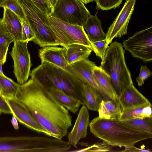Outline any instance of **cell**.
Returning <instances> with one entry per match:
<instances>
[{
  "mask_svg": "<svg viewBox=\"0 0 152 152\" xmlns=\"http://www.w3.org/2000/svg\"></svg>",
  "mask_w": 152,
  "mask_h": 152,
  "instance_id": "45",
  "label": "cell"
},
{
  "mask_svg": "<svg viewBox=\"0 0 152 152\" xmlns=\"http://www.w3.org/2000/svg\"><path fill=\"white\" fill-rule=\"evenodd\" d=\"M19 84L11 78L0 76V88L2 97L5 99L15 98Z\"/></svg>",
  "mask_w": 152,
  "mask_h": 152,
  "instance_id": "25",
  "label": "cell"
},
{
  "mask_svg": "<svg viewBox=\"0 0 152 152\" xmlns=\"http://www.w3.org/2000/svg\"><path fill=\"white\" fill-rule=\"evenodd\" d=\"M14 45L10 54L13 62V72L17 83L22 85L28 80L31 73L32 65L27 42L14 41Z\"/></svg>",
  "mask_w": 152,
  "mask_h": 152,
  "instance_id": "9",
  "label": "cell"
},
{
  "mask_svg": "<svg viewBox=\"0 0 152 152\" xmlns=\"http://www.w3.org/2000/svg\"><path fill=\"white\" fill-rule=\"evenodd\" d=\"M30 75L46 87L57 88L78 100L81 105L85 104L83 86L86 83L66 71L43 62L34 69Z\"/></svg>",
  "mask_w": 152,
  "mask_h": 152,
  "instance_id": "3",
  "label": "cell"
},
{
  "mask_svg": "<svg viewBox=\"0 0 152 152\" xmlns=\"http://www.w3.org/2000/svg\"><path fill=\"white\" fill-rule=\"evenodd\" d=\"M82 1L84 4H87L89 2H93L95 0H80Z\"/></svg>",
  "mask_w": 152,
  "mask_h": 152,
  "instance_id": "41",
  "label": "cell"
},
{
  "mask_svg": "<svg viewBox=\"0 0 152 152\" xmlns=\"http://www.w3.org/2000/svg\"><path fill=\"white\" fill-rule=\"evenodd\" d=\"M94 79L101 89L111 99H118L110 76L100 66H96L92 71Z\"/></svg>",
  "mask_w": 152,
  "mask_h": 152,
  "instance_id": "18",
  "label": "cell"
},
{
  "mask_svg": "<svg viewBox=\"0 0 152 152\" xmlns=\"http://www.w3.org/2000/svg\"><path fill=\"white\" fill-rule=\"evenodd\" d=\"M12 115V117L11 120V123L14 128L16 130H18L19 128L18 121L15 116L13 114Z\"/></svg>",
  "mask_w": 152,
  "mask_h": 152,
  "instance_id": "38",
  "label": "cell"
},
{
  "mask_svg": "<svg viewBox=\"0 0 152 152\" xmlns=\"http://www.w3.org/2000/svg\"><path fill=\"white\" fill-rule=\"evenodd\" d=\"M66 48L63 47L51 46L43 47L39 49V56L41 63L46 62L52 64L86 83L68 62L66 56Z\"/></svg>",
  "mask_w": 152,
  "mask_h": 152,
  "instance_id": "11",
  "label": "cell"
},
{
  "mask_svg": "<svg viewBox=\"0 0 152 152\" xmlns=\"http://www.w3.org/2000/svg\"><path fill=\"white\" fill-rule=\"evenodd\" d=\"M152 72L146 65H141L140 69L139 75L136 78L137 82L139 86L144 84V81L152 75Z\"/></svg>",
  "mask_w": 152,
  "mask_h": 152,
  "instance_id": "32",
  "label": "cell"
},
{
  "mask_svg": "<svg viewBox=\"0 0 152 152\" xmlns=\"http://www.w3.org/2000/svg\"><path fill=\"white\" fill-rule=\"evenodd\" d=\"M57 1V0H45L47 6L50 10L54 6Z\"/></svg>",
  "mask_w": 152,
  "mask_h": 152,
  "instance_id": "39",
  "label": "cell"
},
{
  "mask_svg": "<svg viewBox=\"0 0 152 152\" xmlns=\"http://www.w3.org/2000/svg\"><path fill=\"white\" fill-rule=\"evenodd\" d=\"M91 15L83 27L86 30L89 40L91 42L101 41L106 39V34L102 28V22L97 16Z\"/></svg>",
  "mask_w": 152,
  "mask_h": 152,
  "instance_id": "19",
  "label": "cell"
},
{
  "mask_svg": "<svg viewBox=\"0 0 152 152\" xmlns=\"http://www.w3.org/2000/svg\"><path fill=\"white\" fill-rule=\"evenodd\" d=\"M70 65L86 83L99 92L104 99H111L101 89L93 77L92 71L96 65L95 62L91 61L88 58Z\"/></svg>",
  "mask_w": 152,
  "mask_h": 152,
  "instance_id": "16",
  "label": "cell"
},
{
  "mask_svg": "<svg viewBox=\"0 0 152 152\" xmlns=\"http://www.w3.org/2000/svg\"><path fill=\"white\" fill-rule=\"evenodd\" d=\"M112 146L106 142L97 143L92 145L87 148L79 150L81 152H100L110 151L112 149Z\"/></svg>",
  "mask_w": 152,
  "mask_h": 152,
  "instance_id": "31",
  "label": "cell"
},
{
  "mask_svg": "<svg viewBox=\"0 0 152 152\" xmlns=\"http://www.w3.org/2000/svg\"><path fill=\"white\" fill-rule=\"evenodd\" d=\"M12 113L18 121L28 128L38 132L51 137V135L30 114L26 109L15 99H5Z\"/></svg>",
  "mask_w": 152,
  "mask_h": 152,
  "instance_id": "13",
  "label": "cell"
},
{
  "mask_svg": "<svg viewBox=\"0 0 152 152\" xmlns=\"http://www.w3.org/2000/svg\"><path fill=\"white\" fill-rule=\"evenodd\" d=\"M118 96L122 111L150 102L133 84L126 87Z\"/></svg>",
  "mask_w": 152,
  "mask_h": 152,
  "instance_id": "15",
  "label": "cell"
},
{
  "mask_svg": "<svg viewBox=\"0 0 152 152\" xmlns=\"http://www.w3.org/2000/svg\"><path fill=\"white\" fill-rule=\"evenodd\" d=\"M124 55L122 44L115 41L108 47L99 66L110 76L118 96L126 87L133 84Z\"/></svg>",
  "mask_w": 152,
  "mask_h": 152,
  "instance_id": "4",
  "label": "cell"
},
{
  "mask_svg": "<svg viewBox=\"0 0 152 152\" xmlns=\"http://www.w3.org/2000/svg\"><path fill=\"white\" fill-rule=\"evenodd\" d=\"M2 65L3 64L1 61H0V76L3 77H5L6 76L4 74L3 72L2 67Z\"/></svg>",
  "mask_w": 152,
  "mask_h": 152,
  "instance_id": "40",
  "label": "cell"
},
{
  "mask_svg": "<svg viewBox=\"0 0 152 152\" xmlns=\"http://www.w3.org/2000/svg\"><path fill=\"white\" fill-rule=\"evenodd\" d=\"M89 126L95 136L112 146L125 148L152 137V134L141 131L118 119L98 117L91 121Z\"/></svg>",
  "mask_w": 152,
  "mask_h": 152,
  "instance_id": "2",
  "label": "cell"
},
{
  "mask_svg": "<svg viewBox=\"0 0 152 152\" xmlns=\"http://www.w3.org/2000/svg\"><path fill=\"white\" fill-rule=\"evenodd\" d=\"M47 88L55 98L69 111L74 114L78 111L81 105L78 100L56 88Z\"/></svg>",
  "mask_w": 152,
  "mask_h": 152,
  "instance_id": "21",
  "label": "cell"
},
{
  "mask_svg": "<svg viewBox=\"0 0 152 152\" xmlns=\"http://www.w3.org/2000/svg\"><path fill=\"white\" fill-rule=\"evenodd\" d=\"M83 92L85 105L87 108L91 110L98 111L103 99L101 94L87 83L83 85Z\"/></svg>",
  "mask_w": 152,
  "mask_h": 152,
  "instance_id": "23",
  "label": "cell"
},
{
  "mask_svg": "<svg viewBox=\"0 0 152 152\" xmlns=\"http://www.w3.org/2000/svg\"><path fill=\"white\" fill-rule=\"evenodd\" d=\"M136 1V0H126L106 34V39L108 45L112 43L114 38H120L127 34L128 25L134 10Z\"/></svg>",
  "mask_w": 152,
  "mask_h": 152,
  "instance_id": "10",
  "label": "cell"
},
{
  "mask_svg": "<svg viewBox=\"0 0 152 152\" xmlns=\"http://www.w3.org/2000/svg\"><path fill=\"white\" fill-rule=\"evenodd\" d=\"M89 123L88 109L85 104L83 105L72 129L68 135V142L71 146L77 148L80 139L86 136Z\"/></svg>",
  "mask_w": 152,
  "mask_h": 152,
  "instance_id": "14",
  "label": "cell"
},
{
  "mask_svg": "<svg viewBox=\"0 0 152 152\" xmlns=\"http://www.w3.org/2000/svg\"><path fill=\"white\" fill-rule=\"evenodd\" d=\"M0 96L1 97H2V94H1V91L0 88Z\"/></svg>",
  "mask_w": 152,
  "mask_h": 152,
  "instance_id": "43",
  "label": "cell"
},
{
  "mask_svg": "<svg viewBox=\"0 0 152 152\" xmlns=\"http://www.w3.org/2000/svg\"><path fill=\"white\" fill-rule=\"evenodd\" d=\"M35 37L32 41L40 47L57 46L59 44L52 31L45 14L31 0H18Z\"/></svg>",
  "mask_w": 152,
  "mask_h": 152,
  "instance_id": "5",
  "label": "cell"
},
{
  "mask_svg": "<svg viewBox=\"0 0 152 152\" xmlns=\"http://www.w3.org/2000/svg\"><path fill=\"white\" fill-rule=\"evenodd\" d=\"M35 137H0V152H35Z\"/></svg>",
  "mask_w": 152,
  "mask_h": 152,
  "instance_id": "12",
  "label": "cell"
},
{
  "mask_svg": "<svg viewBox=\"0 0 152 152\" xmlns=\"http://www.w3.org/2000/svg\"><path fill=\"white\" fill-rule=\"evenodd\" d=\"M22 25V42L32 41L35 36L28 21L26 19L21 20Z\"/></svg>",
  "mask_w": 152,
  "mask_h": 152,
  "instance_id": "30",
  "label": "cell"
},
{
  "mask_svg": "<svg viewBox=\"0 0 152 152\" xmlns=\"http://www.w3.org/2000/svg\"><path fill=\"white\" fill-rule=\"evenodd\" d=\"M66 48V59L70 64L88 58L92 51L88 47L79 44L71 45Z\"/></svg>",
  "mask_w": 152,
  "mask_h": 152,
  "instance_id": "22",
  "label": "cell"
},
{
  "mask_svg": "<svg viewBox=\"0 0 152 152\" xmlns=\"http://www.w3.org/2000/svg\"><path fill=\"white\" fill-rule=\"evenodd\" d=\"M0 111L2 113L12 114L11 110L5 99L0 96Z\"/></svg>",
  "mask_w": 152,
  "mask_h": 152,
  "instance_id": "35",
  "label": "cell"
},
{
  "mask_svg": "<svg viewBox=\"0 0 152 152\" xmlns=\"http://www.w3.org/2000/svg\"><path fill=\"white\" fill-rule=\"evenodd\" d=\"M9 46L0 45V61L3 64L6 61Z\"/></svg>",
  "mask_w": 152,
  "mask_h": 152,
  "instance_id": "36",
  "label": "cell"
},
{
  "mask_svg": "<svg viewBox=\"0 0 152 152\" xmlns=\"http://www.w3.org/2000/svg\"><path fill=\"white\" fill-rule=\"evenodd\" d=\"M7 0H0V7Z\"/></svg>",
  "mask_w": 152,
  "mask_h": 152,
  "instance_id": "42",
  "label": "cell"
},
{
  "mask_svg": "<svg viewBox=\"0 0 152 152\" xmlns=\"http://www.w3.org/2000/svg\"><path fill=\"white\" fill-rule=\"evenodd\" d=\"M91 15L80 0H57L49 14L69 24L83 26Z\"/></svg>",
  "mask_w": 152,
  "mask_h": 152,
  "instance_id": "7",
  "label": "cell"
},
{
  "mask_svg": "<svg viewBox=\"0 0 152 152\" xmlns=\"http://www.w3.org/2000/svg\"><path fill=\"white\" fill-rule=\"evenodd\" d=\"M121 121L141 131L152 134V117L134 118Z\"/></svg>",
  "mask_w": 152,
  "mask_h": 152,
  "instance_id": "26",
  "label": "cell"
},
{
  "mask_svg": "<svg viewBox=\"0 0 152 152\" xmlns=\"http://www.w3.org/2000/svg\"><path fill=\"white\" fill-rule=\"evenodd\" d=\"M98 111L100 118L118 119L122 110L118 99L104 100L103 99Z\"/></svg>",
  "mask_w": 152,
  "mask_h": 152,
  "instance_id": "20",
  "label": "cell"
},
{
  "mask_svg": "<svg viewBox=\"0 0 152 152\" xmlns=\"http://www.w3.org/2000/svg\"><path fill=\"white\" fill-rule=\"evenodd\" d=\"M123 0H95L98 10H108L119 7Z\"/></svg>",
  "mask_w": 152,
  "mask_h": 152,
  "instance_id": "29",
  "label": "cell"
},
{
  "mask_svg": "<svg viewBox=\"0 0 152 152\" xmlns=\"http://www.w3.org/2000/svg\"><path fill=\"white\" fill-rule=\"evenodd\" d=\"M96 50V55L100 57L102 61L105 56L106 50L108 47L105 39L92 42Z\"/></svg>",
  "mask_w": 152,
  "mask_h": 152,
  "instance_id": "33",
  "label": "cell"
},
{
  "mask_svg": "<svg viewBox=\"0 0 152 152\" xmlns=\"http://www.w3.org/2000/svg\"><path fill=\"white\" fill-rule=\"evenodd\" d=\"M14 40L2 19L0 18V45L9 46Z\"/></svg>",
  "mask_w": 152,
  "mask_h": 152,
  "instance_id": "28",
  "label": "cell"
},
{
  "mask_svg": "<svg viewBox=\"0 0 152 152\" xmlns=\"http://www.w3.org/2000/svg\"><path fill=\"white\" fill-rule=\"evenodd\" d=\"M47 17L59 45L66 48L73 44H82L90 48L96 54L95 48L88 38L83 26L69 24L49 15Z\"/></svg>",
  "mask_w": 152,
  "mask_h": 152,
  "instance_id": "6",
  "label": "cell"
},
{
  "mask_svg": "<svg viewBox=\"0 0 152 152\" xmlns=\"http://www.w3.org/2000/svg\"><path fill=\"white\" fill-rule=\"evenodd\" d=\"M146 117H152L151 105L150 102L122 111L118 120L120 121H123Z\"/></svg>",
  "mask_w": 152,
  "mask_h": 152,
  "instance_id": "24",
  "label": "cell"
},
{
  "mask_svg": "<svg viewBox=\"0 0 152 152\" xmlns=\"http://www.w3.org/2000/svg\"><path fill=\"white\" fill-rule=\"evenodd\" d=\"M1 112H0V115H1Z\"/></svg>",
  "mask_w": 152,
  "mask_h": 152,
  "instance_id": "44",
  "label": "cell"
},
{
  "mask_svg": "<svg viewBox=\"0 0 152 152\" xmlns=\"http://www.w3.org/2000/svg\"><path fill=\"white\" fill-rule=\"evenodd\" d=\"M35 5L44 14H49L50 10L46 4L45 0H31Z\"/></svg>",
  "mask_w": 152,
  "mask_h": 152,
  "instance_id": "34",
  "label": "cell"
},
{
  "mask_svg": "<svg viewBox=\"0 0 152 152\" xmlns=\"http://www.w3.org/2000/svg\"><path fill=\"white\" fill-rule=\"evenodd\" d=\"M51 135L59 139L67 135L72 117L45 86L31 78L19 84L15 98Z\"/></svg>",
  "mask_w": 152,
  "mask_h": 152,
  "instance_id": "1",
  "label": "cell"
},
{
  "mask_svg": "<svg viewBox=\"0 0 152 152\" xmlns=\"http://www.w3.org/2000/svg\"><path fill=\"white\" fill-rule=\"evenodd\" d=\"M121 152H151L149 149L140 148L136 147L134 145L125 147L123 150L120 151Z\"/></svg>",
  "mask_w": 152,
  "mask_h": 152,
  "instance_id": "37",
  "label": "cell"
},
{
  "mask_svg": "<svg viewBox=\"0 0 152 152\" xmlns=\"http://www.w3.org/2000/svg\"><path fill=\"white\" fill-rule=\"evenodd\" d=\"M4 9L2 19L14 41H22L21 20L17 15L10 9L7 8Z\"/></svg>",
  "mask_w": 152,
  "mask_h": 152,
  "instance_id": "17",
  "label": "cell"
},
{
  "mask_svg": "<svg viewBox=\"0 0 152 152\" xmlns=\"http://www.w3.org/2000/svg\"><path fill=\"white\" fill-rule=\"evenodd\" d=\"M152 27L137 32L123 41V46L133 57L145 62L152 60Z\"/></svg>",
  "mask_w": 152,
  "mask_h": 152,
  "instance_id": "8",
  "label": "cell"
},
{
  "mask_svg": "<svg viewBox=\"0 0 152 152\" xmlns=\"http://www.w3.org/2000/svg\"><path fill=\"white\" fill-rule=\"evenodd\" d=\"M1 7L10 9L17 15L21 20L26 19L24 12L18 0H7Z\"/></svg>",
  "mask_w": 152,
  "mask_h": 152,
  "instance_id": "27",
  "label": "cell"
}]
</instances>
